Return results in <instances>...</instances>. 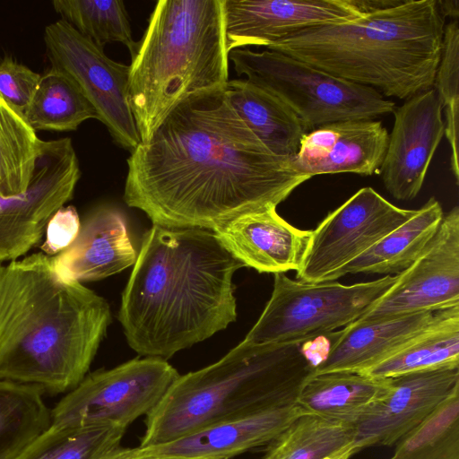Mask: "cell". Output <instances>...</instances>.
<instances>
[{"label":"cell","instance_id":"cell-34","mask_svg":"<svg viewBox=\"0 0 459 459\" xmlns=\"http://www.w3.org/2000/svg\"><path fill=\"white\" fill-rule=\"evenodd\" d=\"M40 74L9 56L0 61V98L24 113L38 87Z\"/></svg>","mask_w":459,"mask_h":459},{"label":"cell","instance_id":"cell-9","mask_svg":"<svg viewBox=\"0 0 459 459\" xmlns=\"http://www.w3.org/2000/svg\"><path fill=\"white\" fill-rule=\"evenodd\" d=\"M179 377L160 358H136L111 369L92 372L50 411L60 428L115 426L127 429L147 415Z\"/></svg>","mask_w":459,"mask_h":459},{"label":"cell","instance_id":"cell-23","mask_svg":"<svg viewBox=\"0 0 459 459\" xmlns=\"http://www.w3.org/2000/svg\"><path fill=\"white\" fill-rule=\"evenodd\" d=\"M224 91L236 113L272 152L296 154L307 131L283 101L247 80L229 81Z\"/></svg>","mask_w":459,"mask_h":459},{"label":"cell","instance_id":"cell-25","mask_svg":"<svg viewBox=\"0 0 459 459\" xmlns=\"http://www.w3.org/2000/svg\"><path fill=\"white\" fill-rule=\"evenodd\" d=\"M459 367V307L380 363L359 373L375 378Z\"/></svg>","mask_w":459,"mask_h":459},{"label":"cell","instance_id":"cell-31","mask_svg":"<svg viewBox=\"0 0 459 459\" xmlns=\"http://www.w3.org/2000/svg\"><path fill=\"white\" fill-rule=\"evenodd\" d=\"M55 11L76 31L100 47L118 42L131 56L138 43L133 39L125 3L120 0H55Z\"/></svg>","mask_w":459,"mask_h":459},{"label":"cell","instance_id":"cell-39","mask_svg":"<svg viewBox=\"0 0 459 459\" xmlns=\"http://www.w3.org/2000/svg\"><path fill=\"white\" fill-rule=\"evenodd\" d=\"M354 454L353 452H346L342 455H338L333 457H329L326 459H350L351 456H352Z\"/></svg>","mask_w":459,"mask_h":459},{"label":"cell","instance_id":"cell-33","mask_svg":"<svg viewBox=\"0 0 459 459\" xmlns=\"http://www.w3.org/2000/svg\"><path fill=\"white\" fill-rule=\"evenodd\" d=\"M459 23L453 20L446 24L439 64L434 80V90L445 111V135L448 141L450 165L456 184L459 180Z\"/></svg>","mask_w":459,"mask_h":459},{"label":"cell","instance_id":"cell-24","mask_svg":"<svg viewBox=\"0 0 459 459\" xmlns=\"http://www.w3.org/2000/svg\"><path fill=\"white\" fill-rule=\"evenodd\" d=\"M440 203L429 198L403 224L385 236L339 273L397 275L405 271L427 247L444 216Z\"/></svg>","mask_w":459,"mask_h":459},{"label":"cell","instance_id":"cell-37","mask_svg":"<svg viewBox=\"0 0 459 459\" xmlns=\"http://www.w3.org/2000/svg\"><path fill=\"white\" fill-rule=\"evenodd\" d=\"M133 451L134 448L119 446L100 459H130L133 455Z\"/></svg>","mask_w":459,"mask_h":459},{"label":"cell","instance_id":"cell-4","mask_svg":"<svg viewBox=\"0 0 459 459\" xmlns=\"http://www.w3.org/2000/svg\"><path fill=\"white\" fill-rule=\"evenodd\" d=\"M445 27L437 0H400L352 21L297 31L266 49L407 100L433 88Z\"/></svg>","mask_w":459,"mask_h":459},{"label":"cell","instance_id":"cell-11","mask_svg":"<svg viewBox=\"0 0 459 459\" xmlns=\"http://www.w3.org/2000/svg\"><path fill=\"white\" fill-rule=\"evenodd\" d=\"M414 212L415 210L395 206L370 186L359 189L310 230L297 280L337 281L348 264L403 224Z\"/></svg>","mask_w":459,"mask_h":459},{"label":"cell","instance_id":"cell-17","mask_svg":"<svg viewBox=\"0 0 459 459\" xmlns=\"http://www.w3.org/2000/svg\"><path fill=\"white\" fill-rule=\"evenodd\" d=\"M389 134L381 121L347 120L326 124L307 132L292 168L310 178L316 175L378 173L384 160Z\"/></svg>","mask_w":459,"mask_h":459},{"label":"cell","instance_id":"cell-1","mask_svg":"<svg viewBox=\"0 0 459 459\" xmlns=\"http://www.w3.org/2000/svg\"><path fill=\"white\" fill-rule=\"evenodd\" d=\"M224 90L187 98L131 152L124 200L153 224L213 231L241 214L277 207L310 179L292 168L291 157L258 139Z\"/></svg>","mask_w":459,"mask_h":459},{"label":"cell","instance_id":"cell-22","mask_svg":"<svg viewBox=\"0 0 459 459\" xmlns=\"http://www.w3.org/2000/svg\"><path fill=\"white\" fill-rule=\"evenodd\" d=\"M391 378L359 373L331 372L308 376L296 403L311 414L355 426L391 393Z\"/></svg>","mask_w":459,"mask_h":459},{"label":"cell","instance_id":"cell-26","mask_svg":"<svg viewBox=\"0 0 459 459\" xmlns=\"http://www.w3.org/2000/svg\"><path fill=\"white\" fill-rule=\"evenodd\" d=\"M23 116L34 131H74L97 113L77 84L66 74L49 68L40 76Z\"/></svg>","mask_w":459,"mask_h":459},{"label":"cell","instance_id":"cell-38","mask_svg":"<svg viewBox=\"0 0 459 459\" xmlns=\"http://www.w3.org/2000/svg\"><path fill=\"white\" fill-rule=\"evenodd\" d=\"M130 459H181V458L139 456V455H134V447L133 455Z\"/></svg>","mask_w":459,"mask_h":459},{"label":"cell","instance_id":"cell-15","mask_svg":"<svg viewBox=\"0 0 459 459\" xmlns=\"http://www.w3.org/2000/svg\"><path fill=\"white\" fill-rule=\"evenodd\" d=\"M362 15L355 0H223L226 47L229 53L268 48L297 31Z\"/></svg>","mask_w":459,"mask_h":459},{"label":"cell","instance_id":"cell-16","mask_svg":"<svg viewBox=\"0 0 459 459\" xmlns=\"http://www.w3.org/2000/svg\"><path fill=\"white\" fill-rule=\"evenodd\" d=\"M392 391L355 425L358 452L374 446H392L425 420L459 387V367L391 377Z\"/></svg>","mask_w":459,"mask_h":459},{"label":"cell","instance_id":"cell-7","mask_svg":"<svg viewBox=\"0 0 459 459\" xmlns=\"http://www.w3.org/2000/svg\"><path fill=\"white\" fill-rule=\"evenodd\" d=\"M238 75L267 90L299 117L306 131L326 124L374 119L395 104L374 89L344 81L283 53L236 48L229 53Z\"/></svg>","mask_w":459,"mask_h":459},{"label":"cell","instance_id":"cell-28","mask_svg":"<svg viewBox=\"0 0 459 459\" xmlns=\"http://www.w3.org/2000/svg\"><path fill=\"white\" fill-rule=\"evenodd\" d=\"M39 389L0 380V459H15L51 424Z\"/></svg>","mask_w":459,"mask_h":459},{"label":"cell","instance_id":"cell-10","mask_svg":"<svg viewBox=\"0 0 459 459\" xmlns=\"http://www.w3.org/2000/svg\"><path fill=\"white\" fill-rule=\"evenodd\" d=\"M43 39L50 67L77 84L113 141L133 152L141 139L129 104V65L109 58L63 20L48 25Z\"/></svg>","mask_w":459,"mask_h":459},{"label":"cell","instance_id":"cell-14","mask_svg":"<svg viewBox=\"0 0 459 459\" xmlns=\"http://www.w3.org/2000/svg\"><path fill=\"white\" fill-rule=\"evenodd\" d=\"M393 113L394 125L379 173L394 198L409 201L420 191L445 135L443 108L431 88L407 99Z\"/></svg>","mask_w":459,"mask_h":459},{"label":"cell","instance_id":"cell-27","mask_svg":"<svg viewBox=\"0 0 459 459\" xmlns=\"http://www.w3.org/2000/svg\"><path fill=\"white\" fill-rule=\"evenodd\" d=\"M354 441L355 426L307 413L272 441L262 459H326L356 454Z\"/></svg>","mask_w":459,"mask_h":459},{"label":"cell","instance_id":"cell-36","mask_svg":"<svg viewBox=\"0 0 459 459\" xmlns=\"http://www.w3.org/2000/svg\"><path fill=\"white\" fill-rule=\"evenodd\" d=\"M438 11L444 18L450 17L458 21L459 1L458 0H437Z\"/></svg>","mask_w":459,"mask_h":459},{"label":"cell","instance_id":"cell-18","mask_svg":"<svg viewBox=\"0 0 459 459\" xmlns=\"http://www.w3.org/2000/svg\"><path fill=\"white\" fill-rule=\"evenodd\" d=\"M307 413L293 403L208 425L167 443L137 446L134 447V455L181 459H230L269 445L296 419Z\"/></svg>","mask_w":459,"mask_h":459},{"label":"cell","instance_id":"cell-13","mask_svg":"<svg viewBox=\"0 0 459 459\" xmlns=\"http://www.w3.org/2000/svg\"><path fill=\"white\" fill-rule=\"evenodd\" d=\"M459 306V207L444 213L427 247L359 320Z\"/></svg>","mask_w":459,"mask_h":459},{"label":"cell","instance_id":"cell-20","mask_svg":"<svg viewBox=\"0 0 459 459\" xmlns=\"http://www.w3.org/2000/svg\"><path fill=\"white\" fill-rule=\"evenodd\" d=\"M213 232L245 266L273 274L298 271L310 237V230L292 226L273 206L241 214Z\"/></svg>","mask_w":459,"mask_h":459},{"label":"cell","instance_id":"cell-29","mask_svg":"<svg viewBox=\"0 0 459 459\" xmlns=\"http://www.w3.org/2000/svg\"><path fill=\"white\" fill-rule=\"evenodd\" d=\"M40 143L23 114L0 98V195L27 189Z\"/></svg>","mask_w":459,"mask_h":459},{"label":"cell","instance_id":"cell-12","mask_svg":"<svg viewBox=\"0 0 459 459\" xmlns=\"http://www.w3.org/2000/svg\"><path fill=\"white\" fill-rule=\"evenodd\" d=\"M80 177L70 138L41 140L27 189L0 195V262L19 259L40 243L50 218L73 198Z\"/></svg>","mask_w":459,"mask_h":459},{"label":"cell","instance_id":"cell-32","mask_svg":"<svg viewBox=\"0 0 459 459\" xmlns=\"http://www.w3.org/2000/svg\"><path fill=\"white\" fill-rule=\"evenodd\" d=\"M389 459H459V387L395 444Z\"/></svg>","mask_w":459,"mask_h":459},{"label":"cell","instance_id":"cell-19","mask_svg":"<svg viewBox=\"0 0 459 459\" xmlns=\"http://www.w3.org/2000/svg\"><path fill=\"white\" fill-rule=\"evenodd\" d=\"M458 307L358 319L330 333V346L325 358L311 375L362 373L397 352Z\"/></svg>","mask_w":459,"mask_h":459},{"label":"cell","instance_id":"cell-6","mask_svg":"<svg viewBox=\"0 0 459 459\" xmlns=\"http://www.w3.org/2000/svg\"><path fill=\"white\" fill-rule=\"evenodd\" d=\"M229 82L223 0H160L129 65V104L141 143L187 98Z\"/></svg>","mask_w":459,"mask_h":459},{"label":"cell","instance_id":"cell-35","mask_svg":"<svg viewBox=\"0 0 459 459\" xmlns=\"http://www.w3.org/2000/svg\"><path fill=\"white\" fill-rule=\"evenodd\" d=\"M80 229L76 208L73 205L61 207L48 222L45 239L40 245L41 252L49 256L60 254L73 244Z\"/></svg>","mask_w":459,"mask_h":459},{"label":"cell","instance_id":"cell-30","mask_svg":"<svg viewBox=\"0 0 459 459\" xmlns=\"http://www.w3.org/2000/svg\"><path fill=\"white\" fill-rule=\"evenodd\" d=\"M126 431L115 426L60 428L50 424L15 459H100L120 446Z\"/></svg>","mask_w":459,"mask_h":459},{"label":"cell","instance_id":"cell-21","mask_svg":"<svg viewBox=\"0 0 459 459\" xmlns=\"http://www.w3.org/2000/svg\"><path fill=\"white\" fill-rule=\"evenodd\" d=\"M137 253L124 213L102 205L81 223L73 244L54 256L57 273L66 281H98L134 264Z\"/></svg>","mask_w":459,"mask_h":459},{"label":"cell","instance_id":"cell-2","mask_svg":"<svg viewBox=\"0 0 459 459\" xmlns=\"http://www.w3.org/2000/svg\"><path fill=\"white\" fill-rule=\"evenodd\" d=\"M244 266L212 230L153 224L122 293L129 346L166 360L227 328L237 317L233 275Z\"/></svg>","mask_w":459,"mask_h":459},{"label":"cell","instance_id":"cell-5","mask_svg":"<svg viewBox=\"0 0 459 459\" xmlns=\"http://www.w3.org/2000/svg\"><path fill=\"white\" fill-rule=\"evenodd\" d=\"M304 342H241L215 363L177 380L146 415L140 447L167 443L208 425L296 403L314 367Z\"/></svg>","mask_w":459,"mask_h":459},{"label":"cell","instance_id":"cell-3","mask_svg":"<svg viewBox=\"0 0 459 459\" xmlns=\"http://www.w3.org/2000/svg\"><path fill=\"white\" fill-rule=\"evenodd\" d=\"M105 299L34 253L0 264V380L42 394L70 392L86 377L111 323Z\"/></svg>","mask_w":459,"mask_h":459},{"label":"cell","instance_id":"cell-8","mask_svg":"<svg viewBox=\"0 0 459 459\" xmlns=\"http://www.w3.org/2000/svg\"><path fill=\"white\" fill-rule=\"evenodd\" d=\"M397 275L344 285L304 282L275 273L270 299L242 341L247 344L307 342L359 319L390 289Z\"/></svg>","mask_w":459,"mask_h":459}]
</instances>
